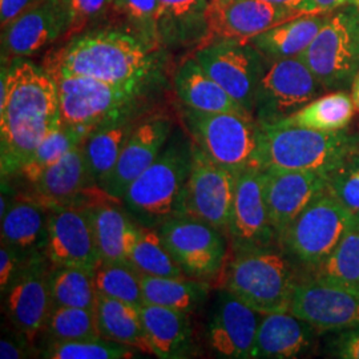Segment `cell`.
I'll return each mask as SVG.
<instances>
[{
  "label": "cell",
  "instance_id": "cell-1",
  "mask_svg": "<svg viewBox=\"0 0 359 359\" xmlns=\"http://www.w3.org/2000/svg\"><path fill=\"white\" fill-rule=\"evenodd\" d=\"M0 88V167L1 179H10L62 121L57 87L44 68L3 65Z\"/></svg>",
  "mask_w": 359,
  "mask_h": 359
},
{
  "label": "cell",
  "instance_id": "cell-2",
  "mask_svg": "<svg viewBox=\"0 0 359 359\" xmlns=\"http://www.w3.org/2000/svg\"><path fill=\"white\" fill-rule=\"evenodd\" d=\"M154 50L132 32L100 29L71 39L47 57L44 69L144 92L156 74Z\"/></svg>",
  "mask_w": 359,
  "mask_h": 359
},
{
  "label": "cell",
  "instance_id": "cell-3",
  "mask_svg": "<svg viewBox=\"0 0 359 359\" xmlns=\"http://www.w3.org/2000/svg\"><path fill=\"white\" fill-rule=\"evenodd\" d=\"M193 142L172 132L164 149L124 193L121 204L139 225L158 228L175 217L192 168Z\"/></svg>",
  "mask_w": 359,
  "mask_h": 359
},
{
  "label": "cell",
  "instance_id": "cell-4",
  "mask_svg": "<svg viewBox=\"0 0 359 359\" xmlns=\"http://www.w3.org/2000/svg\"><path fill=\"white\" fill-rule=\"evenodd\" d=\"M219 278L221 287L261 314L289 311L298 281L294 264L273 246L233 250Z\"/></svg>",
  "mask_w": 359,
  "mask_h": 359
},
{
  "label": "cell",
  "instance_id": "cell-5",
  "mask_svg": "<svg viewBox=\"0 0 359 359\" xmlns=\"http://www.w3.org/2000/svg\"><path fill=\"white\" fill-rule=\"evenodd\" d=\"M181 120L192 142L236 176L248 169L265 168L262 129L253 117L203 112L182 105Z\"/></svg>",
  "mask_w": 359,
  "mask_h": 359
},
{
  "label": "cell",
  "instance_id": "cell-6",
  "mask_svg": "<svg viewBox=\"0 0 359 359\" xmlns=\"http://www.w3.org/2000/svg\"><path fill=\"white\" fill-rule=\"evenodd\" d=\"M266 167L309 170L326 176L359 149V136L302 127H261ZM264 168V169H265Z\"/></svg>",
  "mask_w": 359,
  "mask_h": 359
},
{
  "label": "cell",
  "instance_id": "cell-7",
  "mask_svg": "<svg viewBox=\"0 0 359 359\" xmlns=\"http://www.w3.org/2000/svg\"><path fill=\"white\" fill-rule=\"evenodd\" d=\"M354 224L355 216L325 191L283 231L278 248L294 265L311 271L333 252Z\"/></svg>",
  "mask_w": 359,
  "mask_h": 359
},
{
  "label": "cell",
  "instance_id": "cell-8",
  "mask_svg": "<svg viewBox=\"0 0 359 359\" xmlns=\"http://www.w3.org/2000/svg\"><path fill=\"white\" fill-rule=\"evenodd\" d=\"M326 90H346L359 74V7L330 13L317 36L298 56Z\"/></svg>",
  "mask_w": 359,
  "mask_h": 359
},
{
  "label": "cell",
  "instance_id": "cell-9",
  "mask_svg": "<svg viewBox=\"0 0 359 359\" xmlns=\"http://www.w3.org/2000/svg\"><path fill=\"white\" fill-rule=\"evenodd\" d=\"M57 87L60 121L87 137L104 123L132 115L142 90H128L90 77L50 74Z\"/></svg>",
  "mask_w": 359,
  "mask_h": 359
},
{
  "label": "cell",
  "instance_id": "cell-10",
  "mask_svg": "<svg viewBox=\"0 0 359 359\" xmlns=\"http://www.w3.org/2000/svg\"><path fill=\"white\" fill-rule=\"evenodd\" d=\"M325 90L299 57L268 60L257 87L253 117L261 127L277 126Z\"/></svg>",
  "mask_w": 359,
  "mask_h": 359
},
{
  "label": "cell",
  "instance_id": "cell-11",
  "mask_svg": "<svg viewBox=\"0 0 359 359\" xmlns=\"http://www.w3.org/2000/svg\"><path fill=\"white\" fill-rule=\"evenodd\" d=\"M157 231L187 277L206 283L219 278L228 258L225 233L200 219L182 216L169 218Z\"/></svg>",
  "mask_w": 359,
  "mask_h": 359
},
{
  "label": "cell",
  "instance_id": "cell-12",
  "mask_svg": "<svg viewBox=\"0 0 359 359\" xmlns=\"http://www.w3.org/2000/svg\"><path fill=\"white\" fill-rule=\"evenodd\" d=\"M237 176L193 142L192 168L175 216L200 219L228 233Z\"/></svg>",
  "mask_w": 359,
  "mask_h": 359
},
{
  "label": "cell",
  "instance_id": "cell-13",
  "mask_svg": "<svg viewBox=\"0 0 359 359\" xmlns=\"http://www.w3.org/2000/svg\"><path fill=\"white\" fill-rule=\"evenodd\" d=\"M250 115L255 111L257 87L268 60L249 41L213 40L197 48L193 56Z\"/></svg>",
  "mask_w": 359,
  "mask_h": 359
},
{
  "label": "cell",
  "instance_id": "cell-14",
  "mask_svg": "<svg viewBox=\"0 0 359 359\" xmlns=\"http://www.w3.org/2000/svg\"><path fill=\"white\" fill-rule=\"evenodd\" d=\"M51 266L46 255L29 258L4 293L6 314L13 332L23 334L32 344L43 333L51 313Z\"/></svg>",
  "mask_w": 359,
  "mask_h": 359
},
{
  "label": "cell",
  "instance_id": "cell-15",
  "mask_svg": "<svg viewBox=\"0 0 359 359\" xmlns=\"http://www.w3.org/2000/svg\"><path fill=\"white\" fill-rule=\"evenodd\" d=\"M289 311L320 333L359 326V293L308 276L298 280Z\"/></svg>",
  "mask_w": 359,
  "mask_h": 359
},
{
  "label": "cell",
  "instance_id": "cell-16",
  "mask_svg": "<svg viewBox=\"0 0 359 359\" xmlns=\"http://www.w3.org/2000/svg\"><path fill=\"white\" fill-rule=\"evenodd\" d=\"M23 196L47 209L59 206L84 208L114 198L90 179L81 144L46 169L31 184V192Z\"/></svg>",
  "mask_w": 359,
  "mask_h": 359
},
{
  "label": "cell",
  "instance_id": "cell-17",
  "mask_svg": "<svg viewBox=\"0 0 359 359\" xmlns=\"http://www.w3.org/2000/svg\"><path fill=\"white\" fill-rule=\"evenodd\" d=\"M226 236L231 240V250L278 246L259 169H248L237 176Z\"/></svg>",
  "mask_w": 359,
  "mask_h": 359
},
{
  "label": "cell",
  "instance_id": "cell-18",
  "mask_svg": "<svg viewBox=\"0 0 359 359\" xmlns=\"http://www.w3.org/2000/svg\"><path fill=\"white\" fill-rule=\"evenodd\" d=\"M46 256L56 266L95 270L102 264L87 206L48 209V244Z\"/></svg>",
  "mask_w": 359,
  "mask_h": 359
},
{
  "label": "cell",
  "instance_id": "cell-19",
  "mask_svg": "<svg viewBox=\"0 0 359 359\" xmlns=\"http://www.w3.org/2000/svg\"><path fill=\"white\" fill-rule=\"evenodd\" d=\"M262 316L221 287L206 326L208 346L218 358H250Z\"/></svg>",
  "mask_w": 359,
  "mask_h": 359
},
{
  "label": "cell",
  "instance_id": "cell-20",
  "mask_svg": "<svg viewBox=\"0 0 359 359\" xmlns=\"http://www.w3.org/2000/svg\"><path fill=\"white\" fill-rule=\"evenodd\" d=\"M305 13L264 0H229L217 7H208L205 36L200 47L224 39L249 41L270 28Z\"/></svg>",
  "mask_w": 359,
  "mask_h": 359
},
{
  "label": "cell",
  "instance_id": "cell-21",
  "mask_svg": "<svg viewBox=\"0 0 359 359\" xmlns=\"http://www.w3.org/2000/svg\"><path fill=\"white\" fill-rule=\"evenodd\" d=\"M261 175L270 222L280 241L297 216L326 191V179L316 172L278 167H266Z\"/></svg>",
  "mask_w": 359,
  "mask_h": 359
},
{
  "label": "cell",
  "instance_id": "cell-22",
  "mask_svg": "<svg viewBox=\"0 0 359 359\" xmlns=\"http://www.w3.org/2000/svg\"><path fill=\"white\" fill-rule=\"evenodd\" d=\"M172 128V120L165 115L156 114L139 120L103 187L104 191L121 201L129 185L161 154L173 132Z\"/></svg>",
  "mask_w": 359,
  "mask_h": 359
},
{
  "label": "cell",
  "instance_id": "cell-23",
  "mask_svg": "<svg viewBox=\"0 0 359 359\" xmlns=\"http://www.w3.org/2000/svg\"><path fill=\"white\" fill-rule=\"evenodd\" d=\"M4 59H22L65 36L67 16L60 0H41L32 8L1 28Z\"/></svg>",
  "mask_w": 359,
  "mask_h": 359
},
{
  "label": "cell",
  "instance_id": "cell-24",
  "mask_svg": "<svg viewBox=\"0 0 359 359\" xmlns=\"http://www.w3.org/2000/svg\"><path fill=\"white\" fill-rule=\"evenodd\" d=\"M320 333L313 325L290 311L264 314L250 351L253 359H292L305 357L317 344Z\"/></svg>",
  "mask_w": 359,
  "mask_h": 359
},
{
  "label": "cell",
  "instance_id": "cell-25",
  "mask_svg": "<svg viewBox=\"0 0 359 359\" xmlns=\"http://www.w3.org/2000/svg\"><path fill=\"white\" fill-rule=\"evenodd\" d=\"M87 209L102 262H128L129 253L139 238L140 225L116 198L99 201Z\"/></svg>",
  "mask_w": 359,
  "mask_h": 359
},
{
  "label": "cell",
  "instance_id": "cell-26",
  "mask_svg": "<svg viewBox=\"0 0 359 359\" xmlns=\"http://www.w3.org/2000/svg\"><path fill=\"white\" fill-rule=\"evenodd\" d=\"M139 311L144 332L157 358L191 357L193 332L189 314L151 304H144Z\"/></svg>",
  "mask_w": 359,
  "mask_h": 359
},
{
  "label": "cell",
  "instance_id": "cell-27",
  "mask_svg": "<svg viewBox=\"0 0 359 359\" xmlns=\"http://www.w3.org/2000/svg\"><path fill=\"white\" fill-rule=\"evenodd\" d=\"M1 243L26 258L46 255L48 244V209L19 196L1 218Z\"/></svg>",
  "mask_w": 359,
  "mask_h": 359
},
{
  "label": "cell",
  "instance_id": "cell-28",
  "mask_svg": "<svg viewBox=\"0 0 359 359\" xmlns=\"http://www.w3.org/2000/svg\"><path fill=\"white\" fill-rule=\"evenodd\" d=\"M175 90L182 105L192 109L253 117L216 80L206 74L194 57L187 59L180 65L175 75Z\"/></svg>",
  "mask_w": 359,
  "mask_h": 359
},
{
  "label": "cell",
  "instance_id": "cell-29",
  "mask_svg": "<svg viewBox=\"0 0 359 359\" xmlns=\"http://www.w3.org/2000/svg\"><path fill=\"white\" fill-rule=\"evenodd\" d=\"M137 121L132 115L109 120L93 129L81 142L90 177L102 189L115 169Z\"/></svg>",
  "mask_w": 359,
  "mask_h": 359
},
{
  "label": "cell",
  "instance_id": "cell-30",
  "mask_svg": "<svg viewBox=\"0 0 359 359\" xmlns=\"http://www.w3.org/2000/svg\"><path fill=\"white\" fill-rule=\"evenodd\" d=\"M329 16L330 13H305L270 28L250 39L249 43L270 62L298 57L321 31Z\"/></svg>",
  "mask_w": 359,
  "mask_h": 359
},
{
  "label": "cell",
  "instance_id": "cell-31",
  "mask_svg": "<svg viewBox=\"0 0 359 359\" xmlns=\"http://www.w3.org/2000/svg\"><path fill=\"white\" fill-rule=\"evenodd\" d=\"M95 316L99 333L104 338L154 355L142 327L139 308L97 293Z\"/></svg>",
  "mask_w": 359,
  "mask_h": 359
},
{
  "label": "cell",
  "instance_id": "cell-32",
  "mask_svg": "<svg viewBox=\"0 0 359 359\" xmlns=\"http://www.w3.org/2000/svg\"><path fill=\"white\" fill-rule=\"evenodd\" d=\"M158 36L164 44L201 43L209 0H157Z\"/></svg>",
  "mask_w": 359,
  "mask_h": 359
},
{
  "label": "cell",
  "instance_id": "cell-33",
  "mask_svg": "<svg viewBox=\"0 0 359 359\" xmlns=\"http://www.w3.org/2000/svg\"><path fill=\"white\" fill-rule=\"evenodd\" d=\"M144 304L191 314L208 299L210 283L189 277H154L140 273Z\"/></svg>",
  "mask_w": 359,
  "mask_h": 359
},
{
  "label": "cell",
  "instance_id": "cell-34",
  "mask_svg": "<svg viewBox=\"0 0 359 359\" xmlns=\"http://www.w3.org/2000/svg\"><path fill=\"white\" fill-rule=\"evenodd\" d=\"M355 105L346 90H333L306 104L277 126L302 127L322 132L345 130L353 120ZM273 127V126H271Z\"/></svg>",
  "mask_w": 359,
  "mask_h": 359
},
{
  "label": "cell",
  "instance_id": "cell-35",
  "mask_svg": "<svg viewBox=\"0 0 359 359\" xmlns=\"http://www.w3.org/2000/svg\"><path fill=\"white\" fill-rule=\"evenodd\" d=\"M50 287L52 306L95 310L97 298L95 271L77 266L52 265Z\"/></svg>",
  "mask_w": 359,
  "mask_h": 359
},
{
  "label": "cell",
  "instance_id": "cell-36",
  "mask_svg": "<svg viewBox=\"0 0 359 359\" xmlns=\"http://www.w3.org/2000/svg\"><path fill=\"white\" fill-rule=\"evenodd\" d=\"M309 276L359 293V231H347L341 243Z\"/></svg>",
  "mask_w": 359,
  "mask_h": 359
},
{
  "label": "cell",
  "instance_id": "cell-37",
  "mask_svg": "<svg viewBox=\"0 0 359 359\" xmlns=\"http://www.w3.org/2000/svg\"><path fill=\"white\" fill-rule=\"evenodd\" d=\"M128 262L142 274L184 278L185 273L170 256L157 228L142 226L137 243L129 253Z\"/></svg>",
  "mask_w": 359,
  "mask_h": 359
},
{
  "label": "cell",
  "instance_id": "cell-38",
  "mask_svg": "<svg viewBox=\"0 0 359 359\" xmlns=\"http://www.w3.org/2000/svg\"><path fill=\"white\" fill-rule=\"evenodd\" d=\"M95 286L100 294L139 309L144 305L140 271L129 262H102L95 270Z\"/></svg>",
  "mask_w": 359,
  "mask_h": 359
},
{
  "label": "cell",
  "instance_id": "cell-39",
  "mask_svg": "<svg viewBox=\"0 0 359 359\" xmlns=\"http://www.w3.org/2000/svg\"><path fill=\"white\" fill-rule=\"evenodd\" d=\"M84 136L75 129L60 124L39 144L36 151L29 157L18 176L23 177L29 185L40 177V175L62 160L65 154L84 142Z\"/></svg>",
  "mask_w": 359,
  "mask_h": 359
},
{
  "label": "cell",
  "instance_id": "cell-40",
  "mask_svg": "<svg viewBox=\"0 0 359 359\" xmlns=\"http://www.w3.org/2000/svg\"><path fill=\"white\" fill-rule=\"evenodd\" d=\"M137 350L109 341L104 337L77 341L50 342L41 351L48 359H127L135 358Z\"/></svg>",
  "mask_w": 359,
  "mask_h": 359
},
{
  "label": "cell",
  "instance_id": "cell-41",
  "mask_svg": "<svg viewBox=\"0 0 359 359\" xmlns=\"http://www.w3.org/2000/svg\"><path fill=\"white\" fill-rule=\"evenodd\" d=\"M43 332L50 337V342L102 337L95 310L69 306H52Z\"/></svg>",
  "mask_w": 359,
  "mask_h": 359
},
{
  "label": "cell",
  "instance_id": "cell-42",
  "mask_svg": "<svg viewBox=\"0 0 359 359\" xmlns=\"http://www.w3.org/2000/svg\"><path fill=\"white\" fill-rule=\"evenodd\" d=\"M112 11L118 13L128 23L130 32L148 46L157 48L161 43L157 25V0H115Z\"/></svg>",
  "mask_w": 359,
  "mask_h": 359
},
{
  "label": "cell",
  "instance_id": "cell-43",
  "mask_svg": "<svg viewBox=\"0 0 359 359\" xmlns=\"http://www.w3.org/2000/svg\"><path fill=\"white\" fill-rule=\"evenodd\" d=\"M67 16L65 40L81 35L96 20L114 8L115 0H60Z\"/></svg>",
  "mask_w": 359,
  "mask_h": 359
},
{
  "label": "cell",
  "instance_id": "cell-44",
  "mask_svg": "<svg viewBox=\"0 0 359 359\" xmlns=\"http://www.w3.org/2000/svg\"><path fill=\"white\" fill-rule=\"evenodd\" d=\"M325 179L326 191L354 216L359 215V170L348 163V158L334 168Z\"/></svg>",
  "mask_w": 359,
  "mask_h": 359
},
{
  "label": "cell",
  "instance_id": "cell-45",
  "mask_svg": "<svg viewBox=\"0 0 359 359\" xmlns=\"http://www.w3.org/2000/svg\"><path fill=\"white\" fill-rule=\"evenodd\" d=\"M22 253H19L13 246L1 243L0 248V289L1 294L6 293L18 273L25 266L27 261Z\"/></svg>",
  "mask_w": 359,
  "mask_h": 359
},
{
  "label": "cell",
  "instance_id": "cell-46",
  "mask_svg": "<svg viewBox=\"0 0 359 359\" xmlns=\"http://www.w3.org/2000/svg\"><path fill=\"white\" fill-rule=\"evenodd\" d=\"M332 341V354L337 358L359 359V326L337 332Z\"/></svg>",
  "mask_w": 359,
  "mask_h": 359
},
{
  "label": "cell",
  "instance_id": "cell-47",
  "mask_svg": "<svg viewBox=\"0 0 359 359\" xmlns=\"http://www.w3.org/2000/svg\"><path fill=\"white\" fill-rule=\"evenodd\" d=\"M34 344L23 334L15 332V337H3L0 341V358L20 359L31 357Z\"/></svg>",
  "mask_w": 359,
  "mask_h": 359
},
{
  "label": "cell",
  "instance_id": "cell-48",
  "mask_svg": "<svg viewBox=\"0 0 359 359\" xmlns=\"http://www.w3.org/2000/svg\"><path fill=\"white\" fill-rule=\"evenodd\" d=\"M41 0H0L1 28L10 25L18 16L26 13Z\"/></svg>",
  "mask_w": 359,
  "mask_h": 359
},
{
  "label": "cell",
  "instance_id": "cell-49",
  "mask_svg": "<svg viewBox=\"0 0 359 359\" xmlns=\"http://www.w3.org/2000/svg\"><path fill=\"white\" fill-rule=\"evenodd\" d=\"M347 6L359 7V0H306L302 11L306 13H327Z\"/></svg>",
  "mask_w": 359,
  "mask_h": 359
},
{
  "label": "cell",
  "instance_id": "cell-50",
  "mask_svg": "<svg viewBox=\"0 0 359 359\" xmlns=\"http://www.w3.org/2000/svg\"><path fill=\"white\" fill-rule=\"evenodd\" d=\"M264 1H268L270 4H274V6L285 7V8L302 11V6L306 0H264Z\"/></svg>",
  "mask_w": 359,
  "mask_h": 359
},
{
  "label": "cell",
  "instance_id": "cell-51",
  "mask_svg": "<svg viewBox=\"0 0 359 359\" xmlns=\"http://www.w3.org/2000/svg\"><path fill=\"white\" fill-rule=\"evenodd\" d=\"M351 99H353V103L355 105V109L359 111V74L355 76L353 84H351Z\"/></svg>",
  "mask_w": 359,
  "mask_h": 359
},
{
  "label": "cell",
  "instance_id": "cell-52",
  "mask_svg": "<svg viewBox=\"0 0 359 359\" xmlns=\"http://www.w3.org/2000/svg\"><path fill=\"white\" fill-rule=\"evenodd\" d=\"M348 163H350L353 167L357 168L359 170V149L348 157Z\"/></svg>",
  "mask_w": 359,
  "mask_h": 359
},
{
  "label": "cell",
  "instance_id": "cell-53",
  "mask_svg": "<svg viewBox=\"0 0 359 359\" xmlns=\"http://www.w3.org/2000/svg\"><path fill=\"white\" fill-rule=\"evenodd\" d=\"M226 1H229V0H209V7H217Z\"/></svg>",
  "mask_w": 359,
  "mask_h": 359
},
{
  "label": "cell",
  "instance_id": "cell-54",
  "mask_svg": "<svg viewBox=\"0 0 359 359\" xmlns=\"http://www.w3.org/2000/svg\"><path fill=\"white\" fill-rule=\"evenodd\" d=\"M354 226H355V229H358L359 231V215L355 216V224H354Z\"/></svg>",
  "mask_w": 359,
  "mask_h": 359
}]
</instances>
